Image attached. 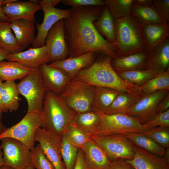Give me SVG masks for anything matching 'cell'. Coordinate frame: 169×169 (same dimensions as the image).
I'll return each instance as SVG.
<instances>
[{
	"label": "cell",
	"mask_w": 169,
	"mask_h": 169,
	"mask_svg": "<svg viewBox=\"0 0 169 169\" xmlns=\"http://www.w3.org/2000/svg\"><path fill=\"white\" fill-rule=\"evenodd\" d=\"M46 91L49 90L59 95L67 83L71 79L65 72L46 63L39 67Z\"/></svg>",
	"instance_id": "2e32d148"
},
{
	"label": "cell",
	"mask_w": 169,
	"mask_h": 169,
	"mask_svg": "<svg viewBox=\"0 0 169 169\" xmlns=\"http://www.w3.org/2000/svg\"><path fill=\"white\" fill-rule=\"evenodd\" d=\"M82 149L88 169H109L110 167L111 161L100 146L90 138Z\"/></svg>",
	"instance_id": "ffe728a7"
},
{
	"label": "cell",
	"mask_w": 169,
	"mask_h": 169,
	"mask_svg": "<svg viewBox=\"0 0 169 169\" xmlns=\"http://www.w3.org/2000/svg\"><path fill=\"white\" fill-rule=\"evenodd\" d=\"M112 58L99 54L91 65L80 71L73 79L95 86L110 88L121 93L143 95L140 87L128 82L119 76L111 65Z\"/></svg>",
	"instance_id": "7a4b0ae2"
},
{
	"label": "cell",
	"mask_w": 169,
	"mask_h": 169,
	"mask_svg": "<svg viewBox=\"0 0 169 169\" xmlns=\"http://www.w3.org/2000/svg\"><path fill=\"white\" fill-rule=\"evenodd\" d=\"M123 79L137 86L140 87L157 74L149 69L116 72Z\"/></svg>",
	"instance_id": "e575fe53"
},
{
	"label": "cell",
	"mask_w": 169,
	"mask_h": 169,
	"mask_svg": "<svg viewBox=\"0 0 169 169\" xmlns=\"http://www.w3.org/2000/svg\"><path fill=\"white\" fill-rule=\"evenodd\" d=\"M61 138L50 131L38 128L35 132V142L39 143L47 159L55 169H66L60 152Z\"/></svg>",
	"instance_id": "7c38bea8"
},
{
	"label": "cell",
	"mask_w": 169,
	"mask_h": 169,
	"mask_svg": "<svg viewBox=\"0 0 169 169\" xmlns=\"http://www.w3.org/2000/svg\"><path fill=\"white\" fill-rule=\"evenodd\" d=\"M105 6L70 8V15L63 19L64 35L69 52L68 58L91 51L113 58L116 57L112 43L101 37L93 24V22L101 16Z\"/></svg>",
	"instance_id": "6da1fadb"
},
{
	"label": "cell",
	"mask_w": 169,
	"mask_h": 169,
	"mask_svg": "<svg viewBox=\"0 0 169 169\" xmlns=\"http://www.w3.org/2000/svg\"><path fill=\"white\" fill-rule=\"evenodd\" d=\"M2 118V115H0V134L3 133L6 128L3 124Z\"/></svg>",
	"instance_id": "db71d44e"
},
{
	"label": "cell",
	"mask_w": 169,
	"mask_h": 169,
	"mask_svg": "<svg viewBox=\"0 0 169 169\" xmlns=\"http://www.w3.org/2000/svg\"><path fill=\"white\" fill-rule=\"evenodd\" d=\"M61 0H43L46 3L55 7V6L59 3L61 2Z\"/></svg>",
	"instance_id": "f907efd6"
},
{
	"label": "cell",
	"mask_w": 169,
	"mask_h": 169,
	"mask_svg": "<svg viewBox=\"0 0 169 169\" xmlns=\"http://www.w3.org/2000/svg\"><path fill=\"white\" fill-rule=\"evenodd\" d=\"M68 140L79 149H82L85 143L90 139L89 135L78 127L69 124L64 134Z\"/></svg>",
	"instance_id": "74e56055"
},
{
	"label": "cell",
	"mask_w": 169,
	"mask_h": 169,
	"mask_svg": "<svg viewBox=\"0 0 169 169\" xmlns=\"http://www.w3.org/2000/svg\"><path fill=\"white\" fill-rule=\"evenodd\" d=\"M99 54L95 52H90L49 64L63 70L72 79L80 71L91 65Z\"/></svg>",
	"instance_id": "d6986e66"
},
{
	"label": "cell",
	"mask_w": 169,
	"mask_h": 169,
	"mask_svg": "<svg viewBox=\"0 0 169 169\" xmlns=\"http://www.w3.org/2000/svg\"><path fill=\"white\" fill-rule=\"evenodd\" d=\"M140 96L120 93L104 113L111 115L125 113L137 101Z\"/></svg>",
	"instance_id": "d6a6232c"
},
{
	"label": "cell",
	"mask_w": 169,
	"mask_h": 169,
	"mask_svg": "<svg viewBox=\"0 0 169 169\" xmlns=\"http://www.w3.org/2000/svg\"><path fill=\"white\" fill-rule=\"evenodd\" d=\"M10 22L0 21V48L12 54L23 51L24 49L18 42L10 27Z\"/></svg>",
	"instance_id": "f546056e"
},
{
	"label": "cell",
	"mask_w": 169,
	"mask_h": 169,
	"mask_svg": "<svg viewBox=\"0 0 169 169\" xmlns=\"http://www.w3.org/2000/svg\"><path fill=\"white\" fill-rule=\"evenodd\" d=\"M95 87L82 81L73 79L67 83L59 96L76 113L93 111Z\"/></svg>",
	"instance_id": "8992f818"
},
{
	"label": "cell",
	"mask_w": 169,
	"mask_h": 169,
	"mask_svg": "<svg viewBox=\"0 0 169 169\" xmlns=\"http://www.w3.org/2000/svg\"><path fill=\"white\" fill-rule=\"evenodd\" d=\"M115 41L112 44L116 57L139 52L149 53L143 25L135 18L130 15L115 19Z\"/></svg>",
	"instance_id": "3957f363"
},
{
	"label": "cell",
	"mask_w": 169,
	"mask_h": 169,
	"mask_svg": "<svg viewBox=\"0 0 169 169\" xmlns=\"http://www.w3.org/2000/svg\"><path fill=\"white\" fill-rule=\"evenodd\" d=\"M148 54L143 52L112 58L111 65L116 72L146 69Z\"/></svg>",
	"instance_id": "7402d4cb"
},
{
	"label": "cell",
	"mask_w": 169,
	"mask_h": 169,
	"mask_svg": "<svg viewBox=\"0 0 169 169\" xmlns=\"http://www.w3.org/2000/svg\"><path fill=\"white\" fill-rule=\"evenodd\" d=\"M93 111L99 117L100 123L97 129L90 136L126 135L131 133H143L147 130L138 119L125 113L107 115L100 111Z\"/></svg>",
	"instance_id": "5b68a950"
},
{
	"label": "cell",
	"mask_w": 169,
	"mask_h": 169,
	"mask_svg": "<svg viewBox=\"0 0 169 169\" xmlns=\"http://www.w3.org/2000/svg\"><path fill=\"white\" fill-rule=\"evenodd\" d=\"M19 94L28 103L27 113L41 114L46 90L39 68H35L16 84Z\"/></svg>",
	"instance_id": "52a82bcc"
},
{
	"label": "cell",
	"mask_w": 169,
	"mask_h": 169,
	"mask_svg": "<svg viewBox=\"0 0 169 169\" xmlns=\"http://www.w3.org/2000/svg\"><path fill=\"white\" fill-rule=\"evenodd\" d=\"M76 112L69 107L59 96L46 91L41 114L42 128L52 131L62 138Z\"/></svg>",
	"instance_id": "277c9868"
},
{
	"label": "cell",
	"mask_w": 169,
	"mask_h": 169,
	"mask_svg": "<svg viewBox=\"0 0 169 169\" xmlns=\"http://www.w3.org/2000/svg\"><path fill=\"white\" fill-rule=\"evenodd\" d=\"M0 169H17L11 166L3 165L0 166Z\"/></svg>",
	"instance_id": "9f6ffc18"
},
{
	"label": "cell",
	"mask_w": 169,
	"mask_h": 169,
	"mask_svg": "<svg viewBox=\"0 0 169 169\" xmlns=\"http://www.w3.org/2000/svg\"><path fill=\"white\" fill-rule=\"evenodd\" d=\"M38 1L43 11L44 17L42 23L36 24L37 34L32 44L33 48L44 46L46 36L50 29L58 21L68 17L71 12L70 8L61 9L50 6L43 0Z\"/></svg>",
	"instance_id": "8fae6325"
},
{
	"label": "cell",
	"mask_w": 169,
	"mask_h": 169,
	"mask_svg": "<svg viewBox=\"0 0 169 169\" xmlns=\"http://www.w3.org/2000/svg\"><path fill=\"white\" fill-rule=\"evenodd\" d=\"M163 157L169 163V147L165 149Z\"/></svg>",
	"instance_id": "f5cc1de1"
},
{
	"label": "cell",
	"mask_w": 169,
	"mask_h": 169,
	"mask_svg": "<svg viewBox=\"0 0 169 169\" xmlns=\"http://www.w3.org/2000/svg\"><path fill=\"white\" fill-rule=\"evenodd\" d=\"M152 5L164 21L169 23V0H152Z\"/></svg>",
	"instance_id": "b9f144b4"
},
{
	"label": "cell",
	"mask_w": 169,
	"mask_h": 169,
	"mask_svg": "<svg viewBox=\"0 0 169 169\" xmlns=\"http://www.w3.org/2000/svg\"><path fill=\"white\" fill-rule=\"evenodd\" d=\"M33 69L24 66L16 61H0V79L3 81H14L26 77Z\"/></svg>",
	"instance_id": "d4e9b609"
},
{
	"label": "cell",
	"mask_w": 169,
	"mask_h": 169,
	"mask_svg": "<svg viewBox=\"0 0 169 169\" xmlns=\"http://www.w3.org/2000/svg\"><path fill=\"white\" fill-rule=\"evenodd\" d=\"M24 169H34L30 165L27 166Z\"/></svg>",
	"instance_id": "6f0895ef"
},
{
	"label": "cell",
	"mask_w": 169,
	"mask_h": 169,
	"mask_svg": "<svg viewBox=\"0 0 169 169\" xmlns=\"http://www.w3.org/2000/svg\"><path fill=\"white\" fill-rule=\"evenodd\" d=\"M134 145V156L133 158L125 160L135 169H169V163L163 157Z\"/></svg>",
	"instance_id": "e0dca14e"
},
{
	"label": "cell",
	"mask_w": 169,
	"mask_h": 169,
	"mask_svg": "<svg viewBox=\"0 0 169 169\" xmlns=\"http://www.w3.org/2000/svg\"><path fill=\"white\" fill-rule=\"evenodd\" d=\"M44 45L49 56L50 63L68 58L69 52L64 35L63 19L57 21L50 29Z\"/></svg>",
	"instance_id": "5bb4252c"
},
{
	"label": "cell",
	"mask_w": 169,
	"mask_h": 169,
	"mask_svg": "<svg viewBox=\"0 0 169 169\" xmlns=\"http://www.w3.org/2000/svg\"><path fill=\"white\" fill-rule=\"evenodd\" d=\"M134 0H105V6L108 8L115 19L130 15Z\"/></svg>",
	"instance_id": "8d00e7d4"
},
{
	"label": "cell",
	"mask_w": 169,
	"mask_h": 169,
	"mask_svg": "<svg viewBox=\"0 0 169 169\" xmlns=\"http://www.w3.org/2000/svg\"><path fill=\"white\" fill-rule=\"evenodd\" d=\"M115 19L112 16L108 7L105 6L100 18L93 22V24L99 34L105 37L108 42H115Z\"/></svg>",
	"instance_id": "4316f807"
},
{
	"label": "cell",
	"mask_w": 169,
	"mask_h": 169,
	"mask_svg": "<svg viewBox=\"0 0 169 169\" xmlns=\"http://www.w3.org/2000/svg\"><path fill=\"white\" fill-rule=\"evenodd\" d=\"M2 150L1 145H0V166L3 165V152Z\"/></svg>",
	"instance_id": "11a10c76"
},
{
	"label": "cell",
	"mask_w": 169,
	"mask_h": 169,
	"mask_svg": "<svg viewBox=\"0 0 169 169\" xmlns=\"http://www.w3.org/2000/svg\"><path fill=\"white\" fill-rule=\"evenodd\" d=\"M3 13L11 21L28 20L35 22V14L42 10L38 0L19 1L17 0L1 7Z\"/></svg>",
	"instance_id": "9a60e30c"
},
{
	"label": "cell",
	"mask_w": 169,
	"mask_h": 169,
	"mask_svg": "<svg viewBox=\"0 0 169 169\" xmlns=\"http://www.w3.org/2000/svg\"><path fill=\"white\" fill-rule=\"evenodd\" d=\"M34 22L28 20L12 21L10 23V27L18 42L24 49L32 44L34 41Z\"/></svg>",
	"instance_id": "603a6c76"
},
{
	"label": "cell",
	"mask_w": 169,
	"mask_h": 169,
	"mask_svg": "<svg viewBox=\"0 0 169 169\" xmlns=\"http://www.w3.org/2000/svg\"><path fill=\"white\" fill-rule=\"evenodd\" d=\"M95 87L92 111H98L105 113L120 93L107 87Z\"/></svg>",
	"instance_id": "f1b7e54d"
},
{
	"label": "cell",
	"mask_w": 169,
	"mask_h": 169,
	"mask_svg": "<svg viewBox=\"0 0 169 169\" xmlns=\"http://www.w3.org/2000/svg\"><path fill=\"white\" fill-rule=\"evenodd\" d=\"M74 169H88L84 159V154L82 149H79L76 164Z\"/></svg>",
	"instance_id": "f6af8a7d"
},
{
	"label": "cell",
	"mask_w": 169,
	"mask_h": 169,
	"mask_svg": "<svg viewBox=\"0 0 169 169\" xmlns=\"http://www.w3.org/2000/svg\"><path fill=\"white\" fill-rule=\"evenodd\" d=\"M131 15L135 18L142 25L166 23L158 14L152 4L143 6L133 5Z\"/></svg>",
	"instance_id": "1f68e13d"
},
{
	"label": "cell",
	"mask_w": 169,
	"mask_h": 169,
	"mask_svg": "<svg viewBox=\"0 0 169 169\" xmlns=\"http://www.w3.org/2000/svg\"><path fill=\"white\" fill-rule=\"evenodd\" d=\"M14 81H5L2 84L1 99L3 112L16 111L21 100Z\"/></svg>",
	"instance_id": "484cf974"
},
{
	"label": "cell",
	"mask_w": 169,
	"mask_h": 169,
	"mask_svg": "<svg viewBox=\"0 0 169 169\" xmlns=\"http://www.w3.org/2000/svg\"><path fill=\"white\" fill-rule=\"evenodd\" d=\"M143 27L150 51L169 37V23L148 24Z\"/></svg>",
	"instance_id": "cb8c5ba5"
},
{
	"label": "cell",
	"mask_w": 169,
	"mask_h": 169,
	"mask_svg": "<svg viewBox=\"0 0 169 169\" xmlns=\"http://www.w3.org/2000/svg\"><path fill=\"white\" fill-rule=\"evenodd\" d=\"M140 87L143 94L169 90V70L158 73Z\"/></svg>",
	"instance_id": "836d02e7"
},
{
	"label": "cell",
	"mask_w": 169,
	"mask_h": 169,
	"mask_svg": "<svg viewBox=\"0 0 169 169\" xmlns=\"http://www.w3.org/2000/svg\"><path fill=\"white\" fill-rule=\"evenodd\" d=\"M152 4V0H134L133 5L139 6H146Z\"/></svg>",
	"instance_id": "c3c4849f"
},
{
	"label": "cell",
	"mask_w": 169,
	"mask_h": 169,
	"mask_svg": "<svg viewBox=\"0 0 169 169\" xmlns=\"http://www.w3.org/2000/svg\"><path fill=\"white\" fill-rule=\"evenodd\" d=\"M169 93L161 100L157 108V112H163L169 110Z\"/></svg>",
	"instance_id": "bcb514c9"
},
{
	"label": "cell",
	"mask_w": 169,
	"mask_h": 169,
	"mask_svg": "<svg viewBox=\"0 0 169 169\" xmlns=\"http://www.w3.org/2000/svg\"><path fill=\"white\" fill-rule=\"evenodd\" d=\"M169 91V90H164L151 94H143L125 113L137 118L143 124L157 113V108L159 103Z\"/></svg>",
	"instance_id": "4fadbf2b"
},
{
	"label": "cell",
	"mask_w": 169,
	"mask_h": 169,
	"mask_svg": "<svg viewBox=\"0 0 169 169\" xmlns=\"http://www.w3.org/2000/svg\"><path fill=\"white\" fill-rule=\"evenodd\" d=\"M7 59L8 61L17 62L24 66L32 69L39 68L43 63L50 62L49 56L45 45L9 54Z\"/></svg>",
	"instance_id": "ac0fdd59"
},
{
	"label": "cell",
	"mask_w": 169,
	"mask_h": 169,
	"mask_svg": "<svg viewBox=\"0 0 169 169\" xmlns=\"http://www.w3.org/2000/svg\"><path fill=\"white\" fill-rule=\"evenodd\" d=\"M143 124L147 130L158 127H169V110L155 114Z\"/></svg>",
	"instance_id": "60d3db41"
},
{
	"label": "cell",
	"mask_w": 169,
	"mask_h": 169,
	"mask_svg": "<svg viewBox=\"0 0 169 169\" xmlns=\"http://www.w3.org/2000/svg\"><path fill=\"white\" fill-rule=\"evenodd\" d=\"M43 120L40 114L27 113L18 123L6 129L0 134V140L9 137L17 139L30 150L34 147L35 132L39 128H42Z\"/></svg>",
	"instance_id": "ba28073f"
},
{
	"label": "cell",
	"mask_w": 169,
	"mask_h": 169,
	"mask_svg": "<svg viewBox=\"0 0 169 169\" xmlns=\"http://www.w3.org/2000/svg\"><path fill=\"white\" fill-rule=\"evenodd\" d=\"M3 165L24 169L30 165L31 150L20 141L9 137L1 139Z\"/></svg>",
	"instance_id": "30bf717a"
},
{
	"label": "cell",
	"mask_w": 169,
	"mask_h": 169,
	"mask_svg": "<svg viewBox=\"0 0 169 169\" xmlns=\"http://www.w3.org/2000/svg\"><path fill=\"white\" fill-rule=\"evenodd\" d=\"M147 69L157 73L169 70V37L150 51Z\"/></svg>",
	"instance_id": "44dd1931"
},
{
	"label": "cell",
	"mask_w": 169,
	"mask_h": 169,
	"mask_svg": "<svg viewBox=\"0 0 169 169\" xmlns=\"http://www.w3.org/2000/svg\"><path fill=\"white\" fill-rule=\"evenodd\" d=\"M89 136L112 162L119 159L131 160L134 156V144L125 135Z\"/></svg>",
	"instance_id": "9c48e42d"
},
{
	"label": "cell",
	"mask_w": 169,
	"mask_h": 169,
	"mask_svg": "<svg viewBox=\"0 0 169 169\" xmlns=\"http://www.w3.org/2000/svg\"><path fill=\"white\" fill-rule=\"evenodd\" d=\"M31 152L30 165L34 169H55L44 155L39 144L31 150Z\"/></svg>",
	"instance_id": "f35d334b"
},
{
	"label": "cell",
	"mask_w": 169,
	"mask_h": 169,
	"mask_svg": "<svg viewBox=\"0 0 169 169\" xmlns=\"http://www.w3.org/2000/svg\"><path fill=\"white\" fill-rule=\"evenodd\" d=\"M8 3V0H0V21L4 22H10V19L6 16L3 13L1 7Z\"/></svg>",
	"instance_id": "7dc6e473"
},
{
	"label": "cell",
	"mask_w": 169,
	"mask_h": 169,
	"mask_svg": "<svg viewBox=\"0 0 169 169\" xmlns=\"http://www.w3.org/2000/svg\"><path fill=\"white\" fill-rule=\"evenodd\" d=\"M3 81L0 79V115H2V114L3 112L1 99V91L2 84L3 83Z\"/></svg>",
	"instance_id": "816d5d0a"
},
{
	"label": "cell",
	"mask_w": 169,
	"mask_h": 169,
	"mask_svg": "<svg viewBox=\"0 0 169 169\" xmlns=\"http://www.w3.org/2000/svg\"><path fill=\"white\" fill-rule=\"evenodd\" d=\"M9 54L8 52L0 48V61L7 59Z\"/></svg>",
	"instance_id": "681fc988"
},
{
	"label": "cell",
	"mask_w": 169,
	"mask_h": 169,
	"mask_svg": "<svg viewBox=\"0 0 169 169\" xmlns=\"http://www.w3.org/2000/svg\"><path fill=\"white\" fill-rule=\"evenodd\" d=\"M143 133L164 148L169 147V127H156L147 130Z\"/></svg>",
	"instance_id": "ab89813d"
},
{
	"label": "cell",
	"mask_w": 169,
	"mask_h": 169,
	"mask_svg": "<svg viewBox=\"0 0 169 169\" xmlns=\"http://www.w3.org/2000/svg\"><path fill=\"white\" fill-rule=\"evenodd\" d=\"M125 135L134 145L150 153L163 157L165 148L143 133H131Z\"/></svg>",
	"instance_id": "4dcf8cb0"
},
{
	"label": "cell",
	"mask_w": 169,
	"mask_h": 169,
	"mask_svg": "<svg viewBox=\"0 0 169 169\" xmlns=\"http://www.w3.org/2000/svg\"><path fill=\"white\" fill-rule=\"evenodd\" d=\"M60 152L66 169H74L77 161L79 148L70 143L65 135L62 137Z\"/></svg>",
	"instance_id": "d590c367"
},
{
	"label": "cell",
	"mask_w": 169,
	"mask_h": 169,
	"mask_svg": "<svg viewBox=\"0 0 169 169\" xmlns=\"http://www.w3.org/2000/svg\"><path fill=\"white\" fill-rule=\"evenodd\" d=\"M109 169H135L125 160L119 159L112 161Z\"/></svg>",
	"instance_id": "ee69618b"
},
{
	"label": "cell",
	"mask_w": 169,
	"mask_h": 169,
	"mask_svg": "<svg viewBox=\"0 0 169 169\" xmlns=\"http://www.w3.org/2000/svg\"><path fill=\"white\" fill-rule=\"evenodd\" d=\"M63 4L73 8L88 6H105V0H63Z\"/></svg>",
	"instance_id": "7bdbcfd3"
},
{
	"label": "cell",
	"mask_w": 169,
	"mask_h": 169,
	"mask_svg": "<svg viewBox=\"0 0 169 169\" xmlns=\"http://www.w3.org/2000/svg\"><path fill=\"white\" fill-rule=\"evenodd\" d=\"M100 123V119L93 111L76 113L70 124L81 129L89 136L97 129Z\"/></svg>",
	"instance_id": "83f0119b"
}]
</instances>
